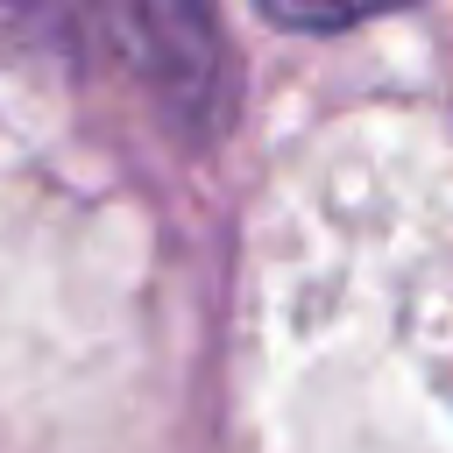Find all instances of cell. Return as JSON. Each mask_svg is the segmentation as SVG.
<instances>
[{
    "mask_svg": "<svg viewBox=\"0 0 453 453\" xmlns=\"http://www.w3.org/2000/svg\"><path fill=\"white\" fill-rule=\"evenodd\" d=\"M276 28H290V35H340V28H361L368 14L361 7H283V0H269L262 7Z\"/></svg>",
    "mask_w": 453,
    "mask_h": 453,
    "instance_id": "7a4b0ae2",
    "label": "cell"
},
{
    "mask_svg": "<svg viewBox=\"0 0 453 453\" xmlns=\"http://www.w3.org/2000/svg\"><path fill=\"white\" fill-rule=\"evenodd\" d=\"M106 35L120 42L127 71L142 78L149 106L184 142H212L226 127V113H234V50H226V35L205 7L134 0V7L106 14Z\"/></svg>",
    "mask_w": 453,
    "mask_h": 453,
    "instance_id": "6da1fadb",
    "label": "cell"
}]
</instances>
